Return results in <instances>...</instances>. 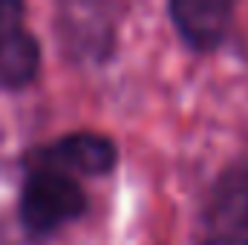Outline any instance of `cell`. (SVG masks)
<instances>
[{
  "label": "cell",
  "instance_id": "1",
  "mask_svg": "<svg viewBox=\"0 0 248 245\" xmlns=\"http://www.w3.org/2000/svg\"><path fill=\"white\" fill-rule=\"evenodd\" d=\"M87 208H90V199L78 179L58 170H46V168L26 170V179L20 184L17 216L29 237L55 234L58 228L81 219Z\"/></svg>",
  "mask_w": 248,
  "mask_h": 245
},
{
  "label": "cell",
  "instance_id": "2",
  "mask_svg": "<svg viewBox=\"0 0 248 245\" xmlns=\"http://www.w3.org/2000/svg\"><path fill=\"white\" fill-rule=\"evenodd\" d=\"M119 165V144L104 136V133H93V130H78V133H66L61 138L32 147L23 156V168H46V170H58L66 176H107L113 173Z\"/></svg>",
  "mask_w": 248,
  "mask_h": 245
},
{
  "label": "cell",
  "instance_id": "3",
  "mask_svg": "<svg viewBox=\"0 0 248 245\" xmlns=\"http://www.w3.org/2000/svg\"><path fill=\"white\" fill-rule=\"evenodd\" d=\"M26 6L17 0H0V87L23 90L38 78L41 44L23 26Z\"/></svg>",
  "mask_w": 248,
  "mask_h": 245
},
{
  "label": "cell",
  "instance_id": "4",
  "mask_svg": "<svg viewBox=\"0 0 248 245\" xmlns=\"http://www.w3.org/2000/svg\"><path fill=\"white\" fill-rule=\"evenodd\" d=\"M168 15L193 52H214L231 32L234 6L228 0H173L168 3Z\"/></svg>",
  "mask_w": 248,
  "mask_h": 245
},
{
  "label": "cell",
  "instance_id": "5",
  "mask_svg": "<svg viewBox=\"0 0 248 245\" xmlns=\"http://www.w3.org/2000/svg\"><path fill=\"white\" fill-rule=\"evenodd\" d=\"M205 219L214 234L248 240V159L228 165L211 184Z\"/></svg>",
  "mask_w": 248,
  "mask_h": 245
},
{
  "label": "cell",
  "instance_id": "6",
  "mask_svg": "<svg viewBox=\"0 0 248 245\" xmlns=\"http://www.w3.org/2000/svg\"><path fill=\"white\" fill-rule=\"evenodd\" d=\"M202 245H248V240H243V237H222V234H211Z\"/></svg>",
  "mask_w": 248,
  "mask_h": 245
}]
</instances>
